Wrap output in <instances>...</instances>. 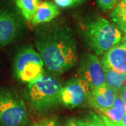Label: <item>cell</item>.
<instances>
[{"label": "cell", "mask_w": 126, "mask_h": 126, "mask_svg": "<svg viewBox=\"0 0 126 126\" xmlns=\"http://www.w3.org/2000/svg\"><path fill=\"white\" fill-rule=\"evenodd\" d=\"M121 126H126V113H124L123 117L122 119V121L121 123V124H119Z\"/></svg>", "instance_id": "obj_24"}, {"label": "cell", "mask_w": 126, "mask_h": 126, "mask_svg": "<svg viewBox=\"0 0 126 126\" xmlns=\"http://www.w3.org/2000/svg\"><path fill=\"white\" fill-rule=\"evenodd\" d=\"M74 1H75V3H79V2L82 1L83 0H74Z\"/></svg>", "instance_id": "obj_26"}, {"label": "cell", "mask_w": 126, "mask_h": 126, "mask_svg": "<svg viewBox=\"0 0 126 126\" xmlns=\"http://www.w3.org/2000/svg\"><path fill=\"white\" fill-rule=\"evenodd\" d=\"M119 94H120L122 97L123 98V99L126 101V86L121 90V92L119 93Z\"/></svg>", "instance_id": "obj_23"}, {"label": "cell", "mask_w": 126, "mask_h": 126, "mask_svg": "<svg viewBox=\"0 0 126 126\" xmlns=\"http://www.w3.org/2000/svg\"><path fill=\"white\" fill-rule=\"evenodd\" d=\"M40 4V0H16V5L23 17L27 20H31Z\"/></svg>", "instance_id": "obj_14"}, {"label": "cell", "mask_w": 126, "mask_h": 126, "mask_svg": "<svg viewBox=\"0 0 126 126\" xmlns=\"http://www.w3.org/2000/svg\"><path fill=\"white\" fill-rule=\"evenodd\" d=\"M79 72L80 78L88 83L91 90L105 84L103 68L96 55H85L82 59Z\"/></svg>", "instance_id": "obj_7"}, {"label": "cell", "mask_w": 126, "mask_h": 126, "mask_svg": "<svg viewBox=\"0 0 126 126\" xmlns=\"http://www.w3.org/2000/svg\"><path fill=\"white\" fill-rule=\"evenodd\" d=\"M83 32L88 44L97 55L104 54L122 39L121 31L101 17L86 23Z\"/></svg>", "instance_id": "obj_2"}, {"label": "cell", "mask_w": 126, "mask_h": 126, "mask_svg": "<svg viewBox=\"0 0 126 126\" xmlns=\"http://www.w3.org/2000/svg\"><path fill=\"white\" fill-rule=\"evenodd\" d=\"M102 67L126 74V46L122 42L118 44L103 54L101 58Z\"/></svg>", "instance_id": "obj_9"}, {"label": "cell", "mask_w": 126, "mask_h": 126, "mask_svg": "<svg viewBox=\"0 0 126 126\" xmlns=\"http://www.w3.org/2000/svg\"><path fill=\"white\" fill-rule=\"evenodd\" d=\"M28 121L23 99L11 91L0 90V123L4 126H22Z\"/></svg>", "instance_id": "obj_4"}, {"label": "cell", "mask_w": 126, "mask_h": 126, "mask_svg": "<svg viewBox=\"0 0 126 126\" xmlns=\"http://www.w3.org/2000/svg\"><path fill=\"white\" fill-rule=\"evenodd\" d=\"M118 93L107 84L90 91L88 102L97 109L111 107Z\"/></svg>", "instance_id": "obj_10"}, {"label": "cell", "mask_w": 126, "mask_h": 126, "mask_svg": "<svg viewBox=\"0 0 126 126\" xmlns=\"http://www.w3.org/2000/svg\"><path fill=\"white\" fill-rule=\"evenodd\" d=\"M62 86L58 79L44 74L36 81L28 84L26 97L38 111H47L60 102Z\"/></svg>", "instance_id": "obj_3"}, {"label": "cell", "mask_w": 126, "mask_h": 126, "mask_svg": "<svg viewBox=\"0 0 126 126\" xmlns=\"http://www.w3.org/2000/svg\"><path fill=\"white\" fill-rule=\"evenodd\" d=\"M20 23L16 15L0 10V47L9 45L18 36Z\"/></svg>", "instance_id": "obj_8"}, {"label": "cell", "mask_w": 126, "mask_h": 126, "mask_svg": "<svg viewBox=\"0 0 126 126\" xmlns=\"http://www.w3.org/2000/svg\"><path fill=\"white\" fill-rule=\"evenodd\" d=\"M60 11L58 7L51 1H45L40 3L36 12L32 18V23L34 25L50 23L51 20L58 17Z\"/></svg>", "instance_id": "obj_11"}, {"label": "cell", "mask_w": 126, "mask_h": 126, "mask_svg": "<svg viewBox=\"0 0 126 126\" xmlns=\"http://www.w3.org/2000/svg\"><path fill=\"white\" fill-rule=\"evenodd\" d=\"M44 63L32 47H25L18 53L14 62V72L20 81L31 83L44 74Z\"/></svg>", "instance_id": "obj_5"}, {"label": "cell", "mask_w": 126, "mask_h": 126, "mask_svg": "<svg viewBox=\"0 0 126 126\" xmlns=\"http://www.w3.org/2000/svg\"><path fill=\"white\" fill-rule=\"evenodd\" d=\"M100 115V116L102 117V120H103L104 123V124H105V126H121L119 124H117V123H113V121H111V120H109L108 118L106 117L105 116H104L103 114H99Z\"/></svg>", "instance_id": "obj_21"}, {"label": "cell", "mask_w": 126, "mask_h": 126, "mask_svg": "<svg viewBox=\"0 0 126 126\" xmlns=\"http://www.w3.org/2000/svg\"><path fill=\"white\" fill-rule=\"evenodd\" d=\"M90 86L85 80L73 79L62 86L60 102L69 108H74L84 103L90 93Z\"/></svg>", "instance_id": "obj_6"}, {"label": "cell", "mask_w": 126, "mask_h": 126, "mask_svg": "<svg viewBox=\"0 0 126 126\" xmlns=\"http://www.w3.org/2000/svg\"><path fill=\"white\" fill-rule=\"evenodd\" d=\"M98 110L104 116H105L109 120L117 124H121L123 115L125 113L123 111L113 107L105 109H99Z\"/></svg>", "instance_id": "obj_15"}, {"label": "cell", "mask_w": 126, "mask_h": 126, "mask_svg": "<svg viewBox=\"0 0 126 126\" xmlns=\"http://www.w3.org/2000/svg\"><path fill=\"white\" fill-rule=\"evenodd\" d=\"M34 42L38 53L50 72L63 74L78 60L77 41L67 27L53 24L36 31Z\"/></svg>", "instance_id": "obj_1"}, {"label": "cell", "mask_w": 126, "mask_h": 126, "mask_svg": "<svg viewBox=\"0 0 126 126\" xmlns=\"http://www.w3.org/2000/svg\"><path fill=\"white\" fill-rule=\"evenodd\" d=\"M102 68L105 75V84L119 94L126 86V74L118 73L107 68Z\"/></svg>", "instance_id": "obj_12"}, {"label": "cell", "mask_w": 126, "mask_h": 126, "mask_svg": "<svg viewBox=\"0 0 126 126\" xmlns=\"http://www.w3.org/2000/svg\"><path fill=\"white\" fill-rule=\"evenodd\" d=\"M77 121L80 126H106L100 115L94 113H90L85 118Z\"/></svg>", "instance_id": "obj_16"}, {"label": "cell", "mask_w": 126, "mask_h": 126, "mask_svg": "<svg viewBox=\"0 0 126 126\" xmlns=\"http://www.w3.org/2000/svg\"><path fill=\"white\" fill-rule=\"evenodd\" d=\"M31 126H57L56 121L53 118L45 119L32 124Z\"/></svg>", "instance_id": "obj_19"}, {"label": "cell", "mask_w": 126, "mask_h": 126, "mask_svg": "<svg viewBox=\"0 0 126 126\" xmlns=\"http://www.w3.org/2000/svg\"><path fill=\"white\" fill-rule=\"evenodd\" d=\"M120 0H97L99 9L103 11H107L113 9Z\"/></svg>", "instance_id": "obj_17"}, {"label": "cell", "mask_w": 126, "mask_h": 126, "mask_svg": "<svg viewBox=\"0 0 126 126\" xmlns=\"http://www.w3.org/2000/svg\"><path fill=\"white\" fill-rule=\"evenodd\" d=\"M115 108H117L123 111L124 113H126V102L121 96L118 94L113 102V106Z\"/></svg>", "instance_id": "obj_18"}, {"label": "cell", "mask_w": 126, "mask_h": 126, "mask_svg": "<svg viewBox=\"0 0 126 126\" xmlns=\"http://www.w3.org/2000/svg\"><path fill=\"white\" fill-rule=\"evenodd\" d=\"M54 1L56 5H58L61 8L69 7L74 4H76L74 0H54Z\"/></svg>", "instance_id": "obj_20"}, {"label": "cell", "mask_w": 126, "mask_h": 126, "mask_svg": "<svg viewBox=\"0 0 126 126\" xmlns=\"http://www.w3.org/2000/svg\"><path fill=\"white\" fill-rule=\"evenodd\" d=\"M123 42L126 44V35H125V36H124V38H123Z\"/></svg>", "instance_id": "obj_25"}, {"label": "cell", "mask_w": 126, "mask_h": 126, "mask_svg": "<svg viewBox=\"0 0 126 126\" xmlns=\"http://www.w3.org/2000/svg\"><path fill=\"white\" fill-rule=\"evenodd\" d=\"M66 126H80L77 123V119H70L67 122Z\"/></svg>", "instance_id": "obj_22"}, {"label": "cell", "mask_w": 126, "mask_h": 126, "mask_svg": "<svg viewBox=\"0 0 126 126\" xmlns=\"http://www.w3.org/2000/svg\"><path fill=\"white\" fill-rule=\"evenodd\" d=\"M110 18L116 27L126 34V0H121L110 14Z\"/></svg>", "instance_id": "obj_13"}]
</instances>
